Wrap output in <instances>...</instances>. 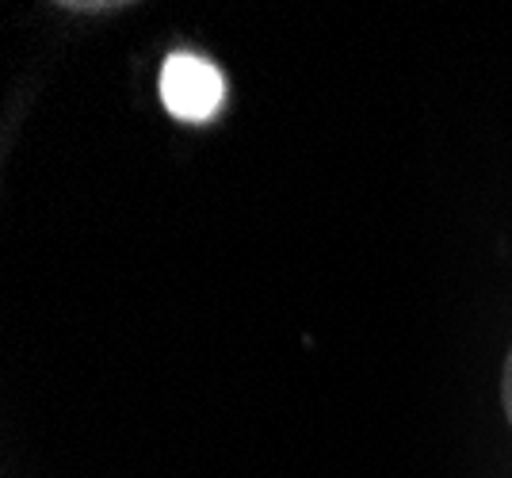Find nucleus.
<instances>
[{
    "mask_svg": "<svg viewBox=\"0 0 512 478\" xmlns=\"http://www.w3.org/2000/svg\"><path fill=\"white\" fill-rule=\"evenodd\" d=\"M226 81L218 66L192 50H172L161 66V104L180 123H207L222 111Z\"/></svg>",
    "mask_w": 512,
    "mask_h": 478,
    "instance_id": "f257e3e1",
    "label": "nucleus"
},
{
    "mask_svg": "<svg viewBox=\"0 0 512 478\" xmlns=\"http://www.w3.org/2000/svg\"><path fill=\"white\" fill-rule=\"evenodd\" d=\"M501 410L512 425V348L505 352V368H501Z\"/></svg>",
    "mask_w": 512,
    "mask_h": 478,
    "instance_id": "f03ea898",
    "label": "nucleus"
}]
</instances>
